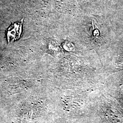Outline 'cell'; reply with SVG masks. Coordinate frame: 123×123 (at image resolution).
<instances>
[{"instance_id":"1","label":"cell","mask_w":123,"mask_h":123,"mask_svg":"<svg viewBox=\"0 0 123 123\" xmlns=\"http://www.w3.org/2000/svg\"><path fill=\"white\" fill-rule=\"evenodd\" d=\"M22 21L15 22L9 27L7 31V38L8 43L18 39L22 32Z\"/></svg>"},{"instance_id":"2","label":"cell","mask_w":123,"mask_h":123,"mask_svg":"<svg viewBox=\"0 0 123 123\" xmlns=\"http://www.w3.org/2000/svg\"><path fill=\"white\" fill-rule=\"evenodd\" d=\"M107 116L113 123H122V119L120 117L117 113L114 111H110V112H108Z\"/></svg>"}]
</instances>
